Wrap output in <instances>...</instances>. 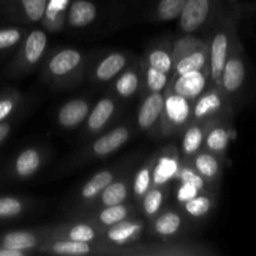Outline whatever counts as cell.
<instances>
[{
	"mask_svg": "<svg viewBox=\"0 0 256 256\" xmlns=\"http://www.w3.org/2000/svg\"><path fill=\"white\" fill-rule=\"evenodd\" d=\"M152 182V172L149 168H142L136 172V176L134 180V194L139 196H144L150 188Z\"/></svg>",
	"mask_w": 256,
	"mask_h": 256,
	"instance_id": "836d02e7",
	"label": "cell"
},
{
	"mask_svg": "<svg viewBox=\"0 0 256 256\" xmlns=\"http://www.w3.org/2000/svg\"><path fill=\"white\" fill-rule=\"evenodd\" d=\"M208 59H209V54H208V49L205 46L184 55L172 65L175 76L186 74V72H199V70H208V64H209Z\"/></svg>",
	"mask_w": 256,
	"mask_h": 256,
	"instance_id": "ba28073f",
	"label": "cell"
},
{
	"mask_svg": "<svg viewBox=\"0 0 256 256\" xmlns=\"http://www.w3.org/2000/svg\"><path fill=\"white\" fill-rule=\"evenodd\" d=\"M82 62V54L75 49H64L56 52L49 62V72L55 76H62L76 69Z\"/></svg>",
	"mask_w": 256,
	"mask_h": 256,
	"instance_id": "9c48e42d",
	"label": "cell"
},
{
	"mask_svg": "<svg viewBox=\"0 0 256 256\" xmlns=\"http://www.w3.org/2000/svg\"><path fill=\"white\" fill-rule=\"evenodd\" d=\"M24 252L22 250H15V249H9V248H2L0 249V256H22Z\"/></svg>",
	"mask_w": 256,
	"mask_h": 256,
	"instance_id": "ab89813d",
	"label": "cell"
},
{
	"mask_svg": "<svg viewBox=\"0 0 256 256\" xmlns=\"http://www.w3.org/2000/svg\"><path fill=\"white\" fill-rule=\"evenodd\" d=\"M230 142L229 130L222 126H216L212 129L205 139L206 148L212 152H222L226 150Z\"/></svg>",
	"mask_w": 256,
	"mask_h": 256,
	"instance_id": "7402d4cb",
	"label": "cell"
},
{
	"mask_svg": "<svg viewBox=\"0 0 256 256\" xmlns=\"http://www.w3.org/2000/svg\"><path fill=\"white\" fill-rule=\"evenodd\" d=\"M235 42V36L230 28L225 26L218 30L210 42L209 48V64H208V72H209L210 80L216 88H220V80H222V72L224 65L226 62L229 52L232 50V44Z\"/></svg>",
	"mask_w": 256,
	"mask_h": 256,
	"instance_id": "6da1fadb",
	"label": "cell"
},
{
	"mask_svg": "<svg viewBox=\"0 0 256 256\" xmlns=\"http://www.w3.org/2000/svg\"><path fill=\"white\" fill-rule=\"evenodd\" d=\"M182 226V218L176 212H168L160 215L155 222V232L162 236H170L179 232Z\"/></svg>",
	"mask_w": 256,
	"mask_h": 256,
	"instance_id": "d6986e66",
	"label": "cell"
},
{
	"mask_svg": "<svg viewBox=\"0 0 256 256\" xmlns=\"http://www.w3.org/2000/svg\"><path fill=\"white\" fill-rule=\"evenodd\" d=\"M89 114V102L82 99H74L65 102L58 114V122L62 128H75Z\"/></svg>",
	"mask_w": 256,
	"mask_h": 256,
	"instance_id": "8992f818",
	"label": "cell"
},
{
	"mask_svg": "<svg viewBox=\"0 0 256 256\" xmlns=\"http://www.w3.org/2000/svg\"><path fill=\"white\" fill-rule=\"evenodd\" d=\"M118 226L112 228L109 232H108V236L110 240L115 242H124L125 240L129 239L130 236H132L136 230V226L132 222H119L116 224Z\"/></svg>",
	"mask_w": 256,
	"mask_h": 256,
	"instance_id": "d6a6232c",
	"label": "cell"
},
{
	"mask_svg": "<svg viewBox=\"0 0 256 256\" xmlns=\"http://www.w3.org/2000/svg\"><path fill=\"white\" fill-rule=\"evenodd\" d=\"M208 75H209L208 70H199V72L179 75L172 84V92L182 99H196L204 92L206 88Z\"/></svg>",
	"mask_w": 256,
	"mask_h": 256,
	"instance_id": "277c9868",
	"label": "cell"
},
{
	"mask_svg": "<svg viewBox=\"0 0 256 256\" xmlns=\"http://www.w3.org/2000/svg\"><path fill=\"white\" fill-rule=\"evenodd\" d=\"M22 38V32L19 29L10 28V29L0 30V50L12 48Z\"/></svg>",
	"mask_w": 256,
	"mask_h": 256,
	"instance_id": "8d00e7d4",
	"label": "cell"
},
{
	"mask_svg": "<svg viewBox=\"0 0 256 256\" xmlns=\"http://www.w3.org/2000/svg\"><path fill=\"white\" fill-rule=\"evenodd\" d=\"M162 199L164 196H162V190L152 189L150 192H146V194L144 195V202H142L145 214L148 216H154L162 208Z\"/></svg>",
	"mask_w": 256,
	"mask_h": 256,
	"instance_id": "4dcf8cb0",
	"label": "cell"
},
{
	"mask_svg": "<svg viewBox=\"0 0 256 256\" xmlns=\"http://www.w3.org/2000/svg\"><path fill=\"white\" fill-rule=\"evenodd\" d=\"M48 38L42 30H32L28 35L24 44V59L28 64L34 65L42 59L45 49H46Z\"/></svg>",
	"mask_w": 256,
	"mask_h": 256,
	"instance_id": "8fae6325",
	"label": "cell"
},
{
	"mask_svg": "<svg viewBox=\"0 0 256 256\" xmlns=\"http://www.w3.org/2000/svg\"><path fill=\"white\" fill-rule=\"evenodd\" d=\"M195 169L206 180H212L219 175L220 162L210 152H202L195 158Z\"/></svg>",
	"mask_w": 256,
	"mask_h": 256,
	"instance_id": "ac0fdd59",
	"label": "cell"
},
{
	"mask_svg": "<svg viewBox=\"0 0 256 256\" xmlns=\"http://www.w3.org/2000/svg\"><path fill=\"white\" fill-rule=\"evenodd\" d=\"M126 65V58L122 52H112L105 56L95 70V76L100 82H108L116 76Z\"/></svg>",
	"mask_w": 256,
	"mask_h": 256,
	"instance_id": "7c38bea8",
	"label": "cell"
},
{
	"mask_svg": "<svg viewBox=\"0 0 256 256\" xmlns=\"http://www.w3.org/2000/svg\"><path fill=\"white\" fill-rule=\"evenodd\" d=\"M222 96L218 92H205V94L200 95L198 99L196 104L194 105V116L196 119H205L212 115L216 114L218 112L222 109Z\"/></svg>",
	"mask_w": 256,
	"mask_h": 256,
	"instance_id": "4fadbf2b",
	"label": "cell"
},
{
	"mask_svg": "<svg viewBox=\"0 0 256 256\" xmlns=\"http://www.w3.org/2000/svg\"><path fill=\"white\" fill-rule=\"evenodd\" d=\"M202 46H204V45H202V42H200L198 39H195V38H192V35L178 40L176 44H175L174 52H172V65H174V62H176L178 59H180L182 56H184V55L194 52V50L200 49V48H202Z\"/></svg>",
	"mask_w": 256,
	"mask_h": 256,
	"instance_id": "f546056e",
	"label": "cell"
},
{
	"mask_svg": "<svg viewBox=\"0 0 256 256\" xmlns=\"http://www.w3.org/2000/svg\"><path fill=\"white\" fill-rule=\"evenodd\" d=\"M128 214H129V210L122 204L112 205V206H106L100 212L99 219L104 225L112 226V225H116L119 222H124L126 219Z\"/></svg>",
	"mask_w": 256,
	"mask_h": 256,
	"instance_id": "83f0119b",
	"label": "cell"
},
{
	"mask_svg": "<svg viewBox=\"0 0 256 256\" xmlns=\"http://www.w3.org/2000/svg\"><path fill=\"white\" fill-rule=\"evenodd\" d=\"M204 140V132L199 126L189 128L182 138V152L185 155H192L200 149Z\"/></svg>",
	"mask_w": 256,
	"mask_h": 256,
	"instance_id": "cb8c5ba5",
	"label": "cell"
},
{
	"mask_svg": "<svg viewBox=\"0 0 256 256\" xmlns=\"http://www.w3.org/2000/svg\"><path fill=\"white\" fill-rule=\"evenodd\" d=\"M115 112V102L110 98H104L99 100L94 109L92 110L88 119V126L92 132H98L102 129Z\"/></svg>",
	"mask_w": 256,
	"mask_h": 256,
	"instance_id": "5bb4252c",
	"label": "cell"
},
{
	"mask_svg": "<svg viewBox=\"0 0 256 256\" xmlns=\"http://www.w3.org/2000/svg\"><path fill=\"white\" fill-rule=\"evenodd\" d=\"M40 166V155L35 149H26L19 154L15 162V172L19 176H32Z\"/></svg>",
	"mask_w": 256,
	"mask_h": 256,
	"instance_id": "9a60e30c",
	"label": "cell"
},
{
	"mask_svg": "<svg viewBox=\"0 0 256 256\" xmlns=\"http://www.w3.org/2000/svg\"><path fill=\"white\" fill-rule=\"evenodd\" d=\"M129 130L124 126H119L116 129H112V132H106L102 138L96 140L92 145V152L98 156H104L109 155L122 148L129 139Z\"/></svg>",
	"mask_w": 256,
	"mask_h": 256,
	"instance_id": "52a82bcc",
	"label": "cell"
},
{
	"mask_svg": "<svg viewBox=\"0 0 256 256\" xmlns=\"http://www.w3.org/2000/svg\"><path fill=\"white\" fill-rule=\"evenodd\" d=\"M98 15L96 6L90 0H75L68 12V20L72 28H84L92 24Z\"/></svg>",
	"mask_w": 256,
	"mask_h": 256,
	"instance_id": "30bf717a",
	"label": "cell"
},
{
	"mask_svg": "<svg viewBox=\"0 0 256 256\" xmlns=\"http://www.w3.org/2000/svg\"><path fill=\"white\" fill-rule=\"evenodd\" d=\"M165 108V99L162 92H152L145 98L138 112V125L142 130L150 129L158 122Z\"/></svg>",
	"mask_w": 256,
	"mask_h": 256,
	"instance_id": "5b68a950",
	"label": "cell"
},
{
	"mask_svg": "<svg viewBox=\"0 0 256 256\" xmlns=\"http://www.w3.org/2000/svg\"><path fill=\"white\" fill-rule=\"evenodd\" d=\"M114 180V174L109 170H102L95 174L82 189V196L85 200L94 199Z\"/></svg>",
	"mask_w": 256,
	"mask_h": 256,
	"instance_id": "2e32d148",
	"label": "cell"
},
{
	"mask_svg": "<svg viewBox=\"0 0 256 256\" xmlns=\"http://www.w3.org/2000/svg\"><path fill=\"white\" fill-rule=\"evenodd\" d=\"M52 250L55 254L60 255H84L90 252V246L89 242L68 240V242H54Z\"/></svg>",
	"mask_w": 256,
	"mask_h": 256,
	"instance_id": "d4e9b609",
	"label": "cell"
},
{
	"mask_svg": "<svg viewBox=\"0 0 256 256\" xmlns=\"http://www.w3.org/2000/svg\"><path fill=\"white\" fill-rule=\"evenodd\" d=\"M186 0H159L156 5V18L162 22H170L180 16Z\"/></svg>",
	"mask_w": 256,
	"mask_h": 256,
	"instance_id": "44dd1931",
	"label": "cell"
},
{
	"mask_svg": "<svg viewBox=\"0 0 256 256\" xmlns=\"http://www.w3.org/2000/svg\"><path fill=\"white\" fill-rule=\"evenodd\" d=\"M222 0H186L179 16L180 29L186 34L198 32L214 15Z\"/></svg>",
	"mask_w": 256,
	"mask_h": 256,
	"instance_id": "7a4b0ae2",
	"label": "cell"
},
{
	"mask_svg": "<svg viewBox=\"0 0 256 256\" xmlns=\"http://www.w3.org/2000/svg\"><path fill=\"white\" fill-rule=\"evenodd\" d=\"M210 209H212V200H210V198L205 196V195L194 196L192 199L186 200V202H185L186 212L195 218L204 216L210 212Z\"/></svg>",
	"mask_w": 256,
	"mask_h": 256,
	"instance_id": "f1b7e54d",
	"label": "cell"
},
{
	"mask_svg": "<svg viewBox=\"0 0 256 256\" xmlns=\"http://www.w3.org/2000/svg\"><path fill=\"white\" fill-rule=\"evenodd\" d=\"M22 204L15 198H0V218H12L22 212Z\"/></svg>",
	"mask_w": 256,
	"mask_h": 256,
	"instance_id": "d590c367",
	"label": "cell"
},
{
	"mask_svg": "<svg viewBox=\"0 0 256 256\" xmlns=\"http://www.w3.org/2000/svg\"><path fill=\"white\" fill-rule=\"evenodd\" d=\"M246 76V66L239 42L235 40L222 72L220 89L226 95H234L242 89Z\"/></svg>",
	"mask_w": 256,
	"mask_h": 256,
	"instance_id": "3957f363",
	"label": "cell"
},
{
	"mask_svg": "<svg viewBox=\"0 0 256 256\" xmlns=\"http://www.w3.org/2000/svg\"><path fill=\"white\" fill-rule=\"evenodd\" d=\"M9 132H10V125L5 124V122H0V142L8 136Z\"/></svg>",
	"mask_w": 256,
	"mask_h": 256,
	"instance_id": "60d3db41",
	"label": "cell"
},
{
	"mask_svg": "<svg viewBox=\"0 0 256 256\" xmlns=\"http://www.w3.org/2000/svg\"><path fill=\"white\" fill-rule=\"evenodd\" d=\"M69 239L74 242H90L95 239V230L90 225L78 224L70 229Z\"/></svg>",
	"mask_w": 256,
	"mask_h": 256,
	"instance_id": "e575fe53",
	"label": "cell"
},
{
	"mask_svg": "<svg viewBox=\"0 0 256 256\" xmlns=\"http://www.w3.org/2000/svg\"><path fill=\"white\" fill-rule=\"evenodd\" d=\"M25 16L30 22H40L46 12L48 0H19Z\"/></svg>",
	"mask_w": 256,
	"mask_h": 256,
	"instance_id": "4316f807",
	"label": "cell"
},
{
	"mask_svg": "<svg viewBox=\"0 0 256 256\" xmlns=\"http://www.w3.org/2000/svg\"><path fill=\"white\" fill-rule=\"evenodd\" d=\"M138 86H139L138 75L132 70L124 72L115 82V90L122 98H129L134 95L138 90Z\"/></svg>",
	"mask_w": 256,
	"mask_h": 256,
	"instance_id": "484cf974",
	"label": "cell"
},
{
	"mask_svg": "<svg viewBox=\"0 0 256 256\" xmlns=\"http://www.w3.org/2000/svg\"><path fill=\"white\" fill-rule=\"evenodd\" d=\"M2 246L9 248V249L15 250H29L36 246L38 240L34 234L28 232H8L2 242Z\"/></svg>",
	"mask_w": 256,
	"mask_h": 256,
	"instance_id": "e0dca14e",
	"label": "cell"
},
{
	"mask_svg": "<svg viewBox=\"0 0 256 256\" xmlns=\"http://www.w3.org/2000/svg\"><path fill=\"white\" fill-rule=\"evenodd\" d=\"M146 82L150 92H162V90H164L168 84V74L149 66L146 72Z\"/></svg>",
	"mask_w": 256,
	"mask_h": 256,
	"instance_id": "1f68e13d",
	"label": "cell"
},
{
	"mask_svg": "<svg viewBox=\"0 0 256 256\" xmlns=\"http://www.w3.org/2000/svg\"><path fill=\"white\" fill-rule=\"evenodd\" d=\"M128 196L126 185L122 182H110L102 192V202L105 206H112L124 202Z\"/></svg>",
	"mask_w": 256,
	"mask_h": 256,
	"instance_id": "ffe728a7",
	"label": "cell"
},
{
	"mask_svg": "<svg viewBox=\"0 0 256 256\" xmlns=\"http://www.w3.org/2000/svg\"><path fill=\"white\" fill-rule=\"evenodd\" d=\"M180 179H182V182H184V184L192 185V186L196 188L198 190L202 189L205 185L204 178L195 174L192 169H182V172H180Z\"/></svg>",
	"mask_w": 256,
	"mask_h": 256,
	"instance_id": "74e56055",
	"label": "cell"
},
{
	"mask_svg": "<svg viewBox=\"0 0 256 256\" xmlns=\"http://www.w3.org/2000/svg\"><path fill=\"white\" fill-rule=\"evenodd\" d=\"M12 108H14V102L10 99L0 100V122L12 112Z\"/></svg>",
	"mask_w": 256,
	"mask_h": 256,
	"instance_id": "f35d334b",
	"label": "cell"
},
{
	"mask_svg": "<svg viewBox=\"0 0 256 256\" xmlns=\"http://www.w3.org/2000/svg\"><path fill=\"white\" fill-rule=\"evenodd\" d=\"M148 62H149L150 68H154V69L165 72V74H169L170 70L172 69V54L168 50L162 49V48L152 50L149 56H148Z\"/></svg>",
	"mask_w": 256,
	"mask_h": 256,
	"instance_id": "603a6c76",
	"label": "cell"
}]
</instances>
